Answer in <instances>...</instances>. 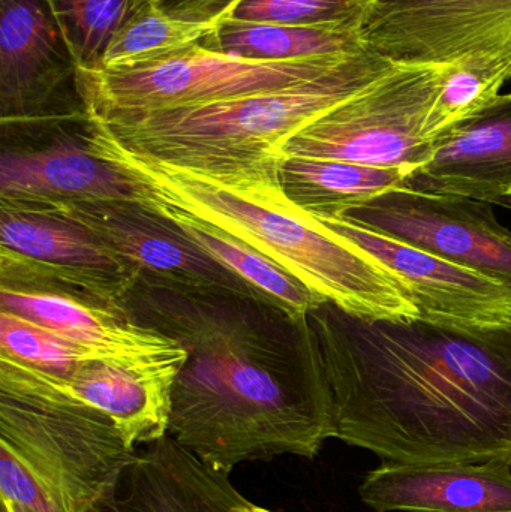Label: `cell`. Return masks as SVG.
<instances>
[{
	"label": "cell",
	"instance_id": "f1b7e54d",
	"mask_svg": "<svg viewBox=\"0 0 511 512\" xmlns=\"http://www.w3.org/2000/svg\"><path fill=\"white\" fill-rule=\"evenodd\" d=\"M243 0H159L162 12L191 23L218 24L230 17Z\"/></svg>",
	"mask_w": 511,
	"mask_h": 512
},
{
	"label": "cell",
	"instance_id": "30bf717a",
	"mask_svg": "<svg viewBox=\"0 0 511 512\" xmlns=\"http://www.w3.org/2000/svg\"><path fill=\"white\" fill-rule=\"evenodd\" d=\"M14 203L38 207L77 222L134 268L138 274L137 285L174 292L242 295L261 300L236 274L186 239L173 221L143 201Z\"/></svg>",
	"mask_w": 511,
	"mask_h": 512
},
{
	"label": "cell",
	"instance_id": "484cf974",
	"mask_svg": "<svg viewBox=\"0 0 511 512\" xmlns=\"http://www.w3.org/2000/svg\"><path fill=\"white\" fill-rule=\"evenodd\" d=\"M375 0H243L230 17L257 23L360 32Z\"/></svg>",
	"mask_w": 511,
	"mask_h": 512
},
{
	"label": "cell",
	"instance_id": "7402d4cb",
	"mask_svg": "<svg viewBox=\"0 0 511 512\" xmlns=\"http://www.w3.org/2000/svg\"><path fill=\"white\" fill-rule=\"evenodd\" d=\"M206 48L260 62L347 56L366 50L360 32L257 23L227 17L200 42Z\"/></svg>",
	"mask_w": 511,
	"mask_h": 512
},
{
	"label": "cell",
	"instance_id": "8fae6325",
	"mask_svg": "<svg viewBox=\"0 0 511 512\" xmlns=\"http://www.w3.org/2000/svg\"><path fill=\"white\" fill-rule=\"evenodd\" d=\"M89 126V114L2 125L0 200L140 201L132 180L90 149Z\"/></svg>",
	"mask_w": 511,
	"mask_h": 512
},
{
	"label": "cell",
	"instance_id": "4dcf8cb0",
	"mask_svg": "<svg viewBox=\"0 0 511 512\" xmlns=\"http://www.w3.org/2000/svg\"><path fill=\"white\" fill-rule=\"evenodd\" d=\"M252 512H272L269 510H266V508L257 507V505H254V508H252Z\"/></svg>",
	"mask_w": 511,
	"mask_h": 512
},
{
	"label": "cell",
	"instance_id": "d4e9b609",
	"mask_svg": "<svg viewBox=\"0 0 511 512\" xmlns=\"http://www.w3.org/2000/svg\"><path fill=\"white\" fill-rule=\"evenodd\" d=\"M0 357L54 376L68 375L84 361L102 360L92 349L6 310H0Z\"/></svg>",
	"mask_w": 511,
	"mask_h": 512
},
{
	"label": "cell",
	"instance_id": "cb8c5ba5",
	"mask_svg": "<svg viewBox=\"0 0 511 512\" xmlns=\"http://www.w3.org/2000/svg\"><path fill=\"white\" fill-rule=\"evenodd\" d=\"M77 69L101 68L117 30L149 0H45Z\"/></svg>",
	"mask_w": 511,
	"mask_h": 512
},
{
	"label": "cell",
	"instance_id": "2e32d148",
	"mask_svg": "<svg viewBox=\"0 0 511 512\" xmlns=\"http://www.w3.org/2000/svg\"><path fill=\"white\" fill-rule=\"evenodd\" d=\"M228 475L213 471L170 435L137 447L116 486L87 512H252Z\"/></svg>",
	"mask_w": 511,
	"mask_h": 512
},
{
	"label": "cell",
	"instance_id": "7a4b0ae2",
	"mask_svg": "<svg viewBox=\"0 0 511 512\" xmlns=\"http://www.w3.org/2000/svg\"><path fill=\"white\" fill-rule=\"evenodd\" d=\"M122 310L185 346L168 435L213 471L293 454L335 438L332 390L309 316L242 295L137 285Z\"/></svg>",
	"mask_w": 511,
	"mask_h": 512
},
{
	"label": "cell",
	"instance_id": "ffe728a7",
	"mask_svg": "<svg viewBox=\"0 0 511 512\" xmlns=\"http://www.w3.org/2000/svg\"><path fill=\"white\" fill-rule=\"evenodd\" d=\"M138 194L140 201L173 221L186 239L236 274L261 300L278 307L287 315L305 318L312 309L327 301L236 237L179 207L168 206L143 192Z\"/></svg>",
	"mask_w": 511,
	"mask_h": 512
},
{
	"label": "cell",
	"instance_id": "ac0fdd59",
	"mask_svg": "<svg viewBox=\"0 0 511 512\" xmlns=\"http://www.w3.org/2000/svg\"><path fill=\"white\" fill-rule=\"evenodd\" d=\"M359 493L375 512H511V468L383 463L366 474Z\"/></svg>",
	"mask_w": 511,
	"mask_h": 512
},
{
	"label": "cell",
	"instance_id": "3957f363",
	"mask_svg": "<svg viewBox=\"0 0 511 512\" xmlns=\"http://www.w3.org/2000/svg\"><path fill=\"white\" fill-rule=\"evenodd\" d=\"M87 138L138 192L236 237L345 312L372 319L419 316L380 261L288 198L279 177L284 156L191 170L126 149L92 119Z\"/></svg>",
	"mask_w": 511,
	"mask_h": 512
},
{
	"label": "cell",
	"instance_id": "8992f818",
	"mask_svg": "<svg viewBox=\"0 0 511 512\" xmlns=\"http://www.w3.org/2000/svg\"><path fill=\"white\" fill-rule=\"evenodd\" d=\"M351 56L354 54L260 62L195 44L137 68L77 69V89L89 117L105 119L197 107L282 89L327 74Z\"/></svg>",
	"mask_w": 511,
	"mask_h": 512
},
{
	"label": "cell",
	"instance_id": "7c38bea8",
	"mask_svg": "<svg viewBox=\"0 0 511 512\" xmlns=\"http://www.w3.org/2000/svg\"><path fill=\"white\" fill-rule=\"evenodd\" d=\"M338 219L511 283V231L486 201L401 188Z\"/></svg>",
	"mask_w": 511,
	"mask_h": 512
},
{
	"label": "cell",
	"instance_id": "e0dca14e",
	"mask_svg": "<svg viewBox=\"0 0 511 512\" xmlns=\"http://www.w3.org/2000/svg\"><path fill=\"white\" fill-rule=\"evenodd\" d=\"M0 310L29 319L92 349L102 360L146 366H182L188 351L159 331L138 325L122 310L54 292L0 288Z\"/></svg>",
	"mask_w": 511,
	"mask_h": 512
},
{
	"label": "cell",
	"instance_id": "9a60e30c",
	"mask_svg": "<svg viewBox=\"0 0 511 512\" xmlns=\"http://www.w3.org/2000/svg\"><path fill=\"white\" fill-rule=\"evenodd\" d=\"M402 188L501 204L511 198V92L432 140L428 161Z\"/></svg>",
	"mask_w": 511,
	"mask_h": 512
},
{
	"label": "cell",
	"instance_id": "d6986e66",
	"mask_svg": "<svg viewBox=\"0 0 511 512\" xmlns=\"http://www.w3.org/2000/svg\"><path fill=\"white\" fill-rule=\"evenodd\" d=\"M180 367L89 360L65 376L32 369L57 390L113 418L128 444L137 448L167 435L171 388Z\"/></svg>",
	"mask_w": 511,
	"mask_h": 512
},
{
	"label": "cell",
	"instance_id": "603a6c76",
	"mask_svg": "<svg viewBox=\"0 0 511 512\" xmlns=\"http://www.w3.org/2000/svg\"><path fill=\"white\" fill-rule=\"evenodd\" d=\"M215 26L177 20L156 3H146L117 30L102 57L101 69L137 68L167 59L200 44Z\"/></svg>",
	"mask_w": 511,
	"mask_h": 512
},
{
	"label": "cell",
	"instance_id": "f546056e",
	"mask_svg": "<svg viewBox=\"0 0 511 512\" xmlns=\"http://www.w3.org/2000/svg\"><path fill=\"white\" fill-rule=\"evenodd\" d=\"M2 505L8 508L9 512H29L21 508L20 505L12 504V502L5 501V499H2Z\"/></svg>",
	"mask_w": 511,
	"mask_h": 512
},
{
	"label": "cell",
	"instance_id": "44dd1931",
	"mask_svg": "<svg viewBox=\"0 0 511 512\" xmlns=\"http://www.w3.org/2000/svg\"><path fill=\"white\" fill-rule=\"evenodd\" d=\"M405 176L396 168L369 167L339 159L284 156L279 167L288 198L323 221L341 218L377 195L401 189Z\"/></svg>",
	"mask_w": 511,
	"mask_h": 512
},
{
	"label": "cell",
	"instance_id": "6da1fadb",
	"mask_svg": "<svg viewBox=\"0 0 511 512\" xmlns=\"http://www.w3.org/2000/svg\"><path fill=\"white\" fill-rule=\"evenodd\" d=\"M332 390L335 438L393 465L511 468V324L309 313Z\"/></svg>",
	"mask_w": 511,
	"mask_h": 512
},
{
	"label": "cell",
	"instance_id": "1f68e13d",
	"mask_svg": "<svg viewBox=\"0 0 511 512\" xmlns=\"http://www.w3.org/2000/svg\"><path fill=\"white\" fill-rule=\"evenodd\" d=\"M2 512H9V510H8V508L3 507V505H2Z\"/></svg>",
	"mask_w": 511,
	"mask_h": 512
},
{
	"label": "cell",
	"instance_id": "277c9868",
	"mask_svg": "<svg viewBox=\"0 0 511 512\" xmlns=\"http://www.w3.org/2000/svg\"><path fill=\"white\" fill-rule=\"evenodd\" d=\"M393 66L363 50L327 74L282 89L197 107L90 119L126 149L191 170L282 158V147L293 135Z\"/></svg>",
	"mask_w": 511,
	"mask_h": 512
},
{
	"label": "cell",
	"instance_id": "52a82bcc",
	"mask_svg": "<svg viewBox=\"0 0 511 512\" xmlns=\"http://www.w3.org/2000/svg\"><path fill=\"white\" fill-rule=\"evenodd\" d=\"M447 66L395 65L386 75L297 132L282 156L339 159L405 174L432 152L429 116Z\"/></svg>",
	"mask_w": 511,
	"mask_h": 512
},
{
	"label": "cell",
	"instance_id": "83f0119b",
	"mask_svg": "<svg viewBox=\"0 0 511 512\" xmlns=\"http://www.w3.org/2000/svg\"><path fill=\"white\" fill-rule=\"evenodd\" d=\"M0 493L2 499L29 512H68L30 474L29 469L0 444Z\"/></svg>",
	"mask_w": 511,
	"mask_h": 512
},
{
	"label": "cell",
	"instance_id": "4316f807",
	"mask_svg": "<svg viewBox=\"0 0 511 512\" xmlns=\"http://www.w3.org/2000/svg\"><path fill=\"white\" fill-rule=\"evenodd\" d=\"M507 78L480 69L447 66L443 86L435 99L429 116V140H434L444 129L479 113L501 95Z\"/></svg>",
	"mask_w": 511,
	"mask_h": 512
},
{
	"label": "cell",
	"instance_id": "d6a6232c",
	"mask_svg": "<svg viewBox=\"0 0 511 512\" xmlns=\"http://www.w3.org/2000/svg\"><path fill=\"white\" fill-rule=\"evenodd\" d=\"M150 3H158L159 0H149Z\"/></svg>",
	"mask_w": 511,
	"mask_h": 512
},
{
	"label": "cell",
	"instance_id": "5bb4252c",
	"mask_svg": "<svg viewBox=\"0 0 511 512\" xmlns=\"http://www.w3.org/2000/svg\"><path fill=\"white\" fill-rule=\"evenodd\" d=\"M318 221L380 261L401 282L417 318L461 327L511 324V283L344 219Z\"/></svg>",
	"mask_w": 511,
	"mask_h": 512
},
{
	"label": "cell",
	"instance_id": "9c48e42d",
	"mask_svg": "<svg viewBox=\"0 0 511 512\" xmlns=\"http://www.w3.org/2000/svg\"><path fill=\"white\" fill-rule=\"evenodd\" d=\"M360 38L393 65L480 69L511 80V0H375Z\"/></svg>",
	"mask_w": 511,
	"mask_h": 512
},
{
	"label": "cell",
	"instance_id": "5b68a950",
	"mask_svg": "<svg viewBox=\"0 0 511 512\" xmlns=\"http://www.w3.org/2000/svg\"><path fill=\"white\" fill-rule=\"evenodd\" d=\"M0 444L68 512L101 501L135 459L113 418L0 357Z\"/></svg>",
	"mask_w": 511,
	"mask_h": 512
},
{
	"label": "cell",
	"instance_id": "ba28073f",
	"mask_svg": "<svg viewBox=\"0 0 511 512\" xmlns=\"http://www.w3.org/2000/svg\"><path fill=\"white\" fill-rule=\"evenodd\" d=\"M137 282L134 268L77 222L0 200V288L54 292L122 310Z\"/></svg>",
	"mask_w": 511,
	"mask_h": 512
},
{
	"label": "cell",
	"instance_id": "4fadbf2b",
	"mask_svg": "<svg viewBox=\"0 0 511 512\" xmlns=\"http://www.w3.org/2000/svg\"><path fill=\"white\" fill-rule=\"evenodd\" d=\"M86 114L77 66L45 0H0L2 125Z\"/></svg>",
	"mask_w": 511,
	"mask_h": 512
}]
</instances>
